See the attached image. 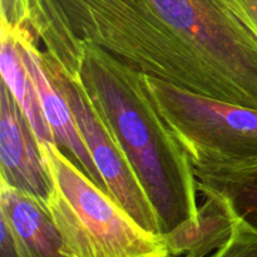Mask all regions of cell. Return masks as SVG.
<instances>
[{"label":"cell","mask_w":257,"mask_h":257,"mask_svg":"<svg viewBox=\"0 0 257 257\" xmlns=\"http://www.w3.org/2000/svg\"><path fill=\"white\" fill-rule=\"evenodd\" d=\"M0 19L87 42L181 89L257 110V37L221 0H0Z\"/></svg>","instance_id":"6da1fadb"},{"label":"cell","mask_w":257,"mask_h":257,"mask_svg":"<svg viewBox=\"0 0 257 257\" xmlns=\"http://www.w3.org/2000/svg\"><path fill=\"white\" fill-rule=\"evenodd\" d=\"M32 37L45 59L79 77L150 198L162 235L195 217L200 193L192 163L158 113L142 74L87 42L50 32Z\"/></svg>","instance_id":"7a4b0ae2"},{"label":"cell","mask_w":257,"mask_h":257,"mask_svg":"<svg viewBox=\"0 0 257 257\" xmlns=\"http://www.w3.org/2000/svg\"><path fill=\"white\" fill-rule=\"evenodd\" d=\"M39 147L52 180L45 207L68 256H170L163 235L145 230L57 145Z\"/></svg>","instance_id":"3957f363"},{"label":"cell","mask_w":257,"mask_h":257,"mask_svg":"<svg viewBox=\"0 0 257 257\" xmlns=\"http://www.w3.org/2000/svg\"><path fill=\"white\" fill-rule=\"evenodd\" d=\"M142 77L158 113L192 165L257 160V110Z\"/></svg>","instance_id":"277c9868"},{"label":"cell","mask_w":257,"mask_h":257,"mask_svg":"<svg viewBox=\"0 0 257 257\" xmlns=\"http://www.w3.org/2000/svg\"><path fill=\"white\" fill-rule=\"evenodd\" d=\"M42 55V54H40ZM44 67L72 109L83 141L105 186V192L145 230L162 235L160 220L138 181L124 152L113 137L107 123L95 109L78 75L63 72L42 57Z\"/></svg>","instance_id":"5b68a950"},{"label":"cell","mask_w":257,"mask_h":257,"mask_svg":"<svg viewBox=\"0 0 257 257\" xmlns=\"http://www.w3.org/2000/svg\"><path fill=\"white\" fill-rule=\"evenodd\" d=\"M0 180L47 205L52 180L39 143L4 83L0 88Z\"/></svg>","instance_id":"8992f818"},{"label":"cell","mask_w":257,"mask_h":257,"mask_svg":"<svg viewBox=\"0 0 257 257\" xmlns=\"http://www.w3.org/2000/svg\"><path fill=\"white\" fill-rule=\"evenodd\" d=\"M0 24L9 27L17 35L25 68L34 83L40 107L45 120L54 137L55 145L73 161L93 182L105 191L104 182L95 167L93 158L83 141L67 99L53 83L44 67L39 48L29 33L22 27L0 20Z\"/></svg>","instance_id":"52a82bcc"},{"label":"cell","mask_w":257,"mask_h":257,"mask_svg":"<svg viewBox=\"0 0 257 257\" xmlns=\"http://www.w3.org/2000/svg\"><path fill=\"white\" fill-rule=\"evenodd\" d=\"M197 188L205 200L195 217L163 235L171 256H211L230 240L240 218L225 196L198 183Z\"/></svg>","instance_id":"ba28073f"},{"label":"cell","mask_w":257,"mask_h":257,"mask_svg":"<svg viewBox=\"0 0 257 257\" xmlns=\"http://www.w3.org/2000/svg\"><path fill=\"white\" fill-rule=\"evenodd\" d=\"M0 182V217L9 225L23 256L69 257L44 203Z\"/></svg>","instance_id":"9c48e42d"},{"label":"cell","mask_w":257,"mask_h":257,"mask_svg":"<svg viewBox=\"0 0 257 257\" xmlns=\"http://www.w3.org/2000/svg\"><path fill=\"white\" fill-rule=\"evenodd\" d=\"M198 185L230 201L238 217L257 231V160L192 165Z\"/></svg>","instance_id":"30bf717a"},{"label":"cell","mask_w":257,"mask_h":257,"mask_svg":"<svg viewBox=\"0 0 257 257\" xmlns=\"http://www.w3.org/2000/svg\"><path fill=\"white\" fill-rule=\"evenodd\" d=\"M0 72L3 83L29 122L38 143L55 145L52 131L43 114L34 83L23 62L17 35L4 24H0Z\"/></svg>","instance_id":"8fae6325"},{"label":"cell","mask_w":257,"mask_h":257,"mask_svg":"<svg viewBox=\"0 0 257 257\" xmlns=\"http://www.w3.org/2000/svg\"><path fill=\"white\" fill-rule=\"evenodd\" d=\"M208 257H257V231L238 218L230 240Z\"/></svg>","instance_id":"7c38bea8"},{"label":"cell","mask_w":257,"mask_h":257,"mask_svg":"<svg viewBox=\"0 0 257 257\" xmlns=\"http://www.w3.org/2000/svg\"><path fill=\"white\" fill-rule=\"evenodd\" d=\"M257 37V0H221Z\"/></svg>","instance_id":"4fadbf2b"},{"label":"cell","mask_w":257,"mask_h":257,"mask_svg":"<svg viewBox=\"0 0 257 257\" xmlns=\"http://www.w3.org/2000/svg\"><path fill=\"white\" fill-rule=\"evenodd\" d=\"M0 257H24L4 218L0 217Z\"/></svg>","instance_id":"5bb4252c"},{"label":"cell","mask_w":257,"mask_h":257,"mask_svg":"<svg viewBox=\"0 0 257 257\" xmlns=\"http://www.w3.org/2000/svg\"><path fill=\"white\" fill-rule=\"evenodd\" d=\"M168 257H187V256H168Z\"/></svg>","instance_id":"9a60e30c"}]
</instances>
